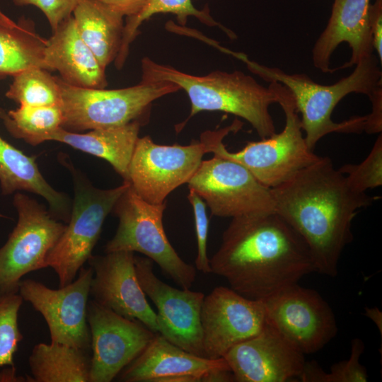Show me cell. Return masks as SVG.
<instances>
[{
	"label": "cell",
	"mask_w": 382,
	"mask_h": 382,
	"mask_svg": "<svg viewBox=\"0 0 382 382\" xmlns=\"http://www.w3.org/2000/svg\"><path fill=\"white\" fill-rule=\"evenodd\" d=\"M120 374V381L125 382L235 381L224 358L195 355L159 333Z\"/></svg>",
	"instance_id": "cell-18"
},
{
	"label": "cell",
	"mask_w": 382,
	"mask_h": 382,
	"mask_svg": "<svg viewBox=\"0 0 382 382\" xmlns=\"http://www.w3.org/2000/svg\"><path fill=\"white\" fill-rule=\"evenodd\" d=\"M44 61L49 71H57L66 83L81 88H104V68L80 37L73 16L62 22L46 42Z\"/></svg>",
	"instance_id": "cell-21"
},
{
	"label": "cell",
	"mask_w": 382,
	"mask_h": 382,
	"mask_svg": "<svg viewBox=\"0 0 382 382\" xmlns=\"http://www.w3.org/2000/svg\"><path fill=\"white\" fill-rule=\"evenodd\" d=\"M369 100L372 110L366 115L364 132L369 134H379L382 130V87Z\"/></svg>",
	"instance_id": "cell-36"
},
{
	"label": "cell",
	"mask_w": 382,
	"mask_h": 382,
	"mask_svg": "<svg viewBox=\"0 0 382 382\" xmlns=\"http://www.w3.org/2000/svg\"><path fill=\"white\" fill-rule=\"evenodd\" d=\"M364 351L362 340L354 338L352 340L348 359L334 364L329 373L324 371L316 361H306L299 378L303 382H366V369L359 362Z\"/></svg>",
	"instance_id": "cell-30"
},
{
	"label": "cell",
	"mask_w": 382,
	"mask_h": 382,
	"mask_svg": "<svg viewBox=\"0 0 382 382\" xmlns=\"http://www.w3.org/2000/svg\"><path fill=\"white\" fill-rule=\"evenodd\" d=\"M136 273L146 294L157 308L158 333L181 349L204 357L200 313L204 294L177 289L162 282L153 270V261L134 256Z\"/></svg>",
	"instance_id": "cell-15"
},
{
	"label": "cell",
	"mask_w": 382,
	"mask_h": 382,
	"mask_svg": "<svg viewBox=\"0 0 382 382\" xmlns=\"http://www.w3.org/2000/svg\"><path fill=\"white\" fill-rule=\"evenodd\" d=\"M114 11L124 17L129 18L139 13L149 0H93Z\"/></svg>",
	"instance_id": "cell-37"
},
{
	"label": "cell",
	"mask_w": 382,
	"mask_h": 382,
	"mask_svg": "<svg viewBox=\"0 0 382 382\" xmlns=\"http://www.w3.org/2000/svg\"><path fill=\"white\" fill-rule=\"evenodd\" d=\"M235 57L246 64L248 69L267 82H278L291 92L308 147L313 151L325 136L337 133H361L364 131L366 115L354 116L340 122L332 120L338 103L347 95L364 94L370 99L382 87V71L378 57L371 55L361 59L353 71L331 85H322L306 74H288L277 67L250 60L243 53ZM381 64V63H380Z\"/></svg>",
	"instance_id": "cell-3"
},
{
	"label": "cell",
	"mask_w": 382,
	"mask_h": 382,
	"mask_svg": "<svg viewBox=\"0 0 382 382\" xmlns=\"http://www.w3.org/2000/svg\"><path fill=\"white\" fill-rule=\"evenodd\" d=\"M18 293L0 292V366H14L13 357L23 339L18 316L23 303Z\"/></svg>",
	"instance_id": "cell-31"
},
{
	"label": "cell",
	"mask_w": 382,
	"mask_h": 382,
	"mask_svg": "<svg viewBox=\"0 0 382 382\" xmlns=\"http://www.w3.org/2000/svg\"><path fill=\"white\" fill-rule=\"evenodd\" d=\"M16 6H34L45 16L53 31L72 16L79 0H12Z\"/></svg>",
	"instance_id": "cell-34"
},
{
	"label": "cell",
	"mask_w": 382,
	"mask_h": 382,
	"mask_svg": "<svg viewBox=\"0 0 382 382\" xmlns=\"http://www.w3.org/2000/svg\"><path fill=\"white\" fill-rule=\"evenodd\" d=\"M6 96L20 105L54 106L61 104V92L57 76L50 71L32 67L13 76Z\"/></svg>",
	"instance_id": "cell-29"
},
{
	"label": "cell",
	"mask_w": 382,
	"mask_h": 382,
	"mask_svg": "<svg viewBox=\"0 0 382 382\" xmlns=\"http://www.w3.org/2000/svg\"><path fill=\"white\" fill-rule=\"evenodd\" d=\"M18 221L0 248V292H18L21 279L46 267L47 257L66 224L53 217L35 199L20 192L13 197Z\"/></svg>",
	"instance_id": "cell-9"
},
{
	"label": "cell",
	"mask_w": 382,
	"mask_h": 382,
	"mask_svg": "<svg viewBox=\"0 0 382 382\" xmlns=\"http://www.w3.org/2000/svg\"><path fill=\"white\" fill-rule=\"evenodd\" d=\"M57 80L62 128L74 132L120 127L142 120L154 100L180 89L167 81H141L130 87L105 89L74 86L58 76Z\"/></svg>",
	"instance_id": "cell-6"
},
{
	"label": "cell",
	"mask_w": 382,
	"mask_h": 382,
	"mask_svg": "<svg viewBox=\"0 0 382 382\" xmlns=\"http://www.w3.org/2000/svg\"><path fill=\"white\" fill-rule=\"evenodd\" d=\"M270 191L275 212L304 241L316 272L331 277L352 241V224L358 211L378 199L353 190L327 156Z\"/></svg>",
	"instance_id": "cell-1"
},
{
	"label": "cell",
	"mask_w": 382,
	"mask_h": 382,
	"mask_svg": "<svg viewBox=\"0 0 382 382\" xmlns=\"http://www.w3.org/2000/svg\"><path fill=\"white\" fill-rule=\"evenodd\" d=\"M142 122V120H139L122 126L96 129L86 133L70 132L61 127L50 141L64 143L107 161L123 178V182H127L129 166Z\"/></svg>",
	"instance_id": "cell-23"
},
{
	"label": "cell",
	"mask_w": 382,
	"mask_h": 382,
	"mask_svg": "<svg viewBox=\"0 0 382 382\" xmlns=\"http://www.w3.org/2000/svg\"><path fill=\"white\" fill-rule=\"evenodd\" d=\"M93 272L81 267L75 280L53 289L33 279L21 280L18 292L45 318L52 342L89 352L87 306Z\"/></svg>",
	"instance_id": "cell-13"
},
{
	"label": "cell",
	"mask_w": 382,
	"mask_h": 382,
	"mask_svg": "<svg viewBox=\"0 0 382 382\" xmlns=\"http://www.w3.org/2000/svg\"><path fill=\"white\" fill-rule=\"evenodd\" d=\"M159 13H171L176 16L180 25L185 26L189 16L197 18L202 23L209 26L219 27L231 39L236 38V34L216 21L209 13V10L197 9L192 0H149L144 8L137 15L126 18L124 25L121 47L115 60L117 68L120 69L125 64L129 53L130 44L139 33L141 23L149 18Z\"/></svg>",
	"instance_id": "cell-28"
},
{
	"label": "cell",
	"mask_w": 382,
	"mask_h": 382,
	"mask_svg": "<svg viewBox=\"0 0 382 382\" xmlns=\"http://www.w3.org/2000/svg\"><path fill=\"white\" fill-rule=\"evenodd\" d=\"M267 323L263 302L231 288L217 286L204 296L200 313L204 357L223 358L235 345L257 335Z\"/></svg>",
	"instance_id": "cell-16"
},
{
	"label": "cell",
	"mask_w": 382,
	"mask_h": 382,
	"mask_svg": "<svg viewBox=\"0 0 382 382\" xmlns=\"http://www.w3.org/2000/svg\"><path fill=\"white\" fill-rule=\"evenodd\" d=\"M141 71V81L170 82L187 93L191 109L186 122L202 111H221L246 120L261 139L276 133L270 112V105L279 101L273 81L266 87L239 70L195 76L149 57L142 59Z\"/></svg>",
	"instance_id": "cell-4"
},
{
	"label": "cell",
	"mask_w": 382,
	"mask_h": 382,
	"mask_svg": "<svg viewBox=\"0 0 382 382\" xmlns=\"http://www.w3.org/2000/svg\"><path fill=\"white\" fill-rule=\"evenodd\" d=\"M370 0H334L328 23L316 41L312 62L323 73L355 66L374 54Z\"/></svg>",
	"instance_id": "cell-17"
},
{
	"label": "cell",
	"mask_w": 382,
	"mask_h": 382,
	"mask_svg": "<svg viewBox=\"0 0 382 382\" xmlns=\"http://www.w3.org/2000/svg\"><path fill=\"white\" fill-rule=\"evenodd\" d=\"M64 163L72 175L74 198L69 220L45 263L57 274L59 287L71 283L93 255L107 216L129 185L123 182L112 189L97 188L71 163Z\"/></svg>",
	"instance_id": "cell-7"
},
{
	"label": "cell",
	"mask_w": 382,
	"mask_h": 382,
	"mask_svg": "<svg viewBox=\"0 0 382 382\" xmlns=\"http://www.w3.org/2000/svg\"><path fill=\"white\" fill-rule=\"evenodd\" d=\"M134 256L125 250L92 255L88 260L93 272L90 294L100 306L158 333L156 313L139 282Z\"/></svg>",
	"instance_id": "cell-19"
},
{
	"label": "cell",
	"mask_w": 382,
	"mask_h": 382,
	"mask_svg": "<svg viewBox=\"0 0 382 382\" xmlns=\"http://www.w3.org/2000/svg\"><path fill=\"white\" fill-rule=\"evenodd\" d=\"M365 316L369 318L377 326L378 330H380V333L381 335V328H382V313L378 308H365Z\"/></svg>",
	"instance_id": "cell-38"
},
{
	"label": "cell",
	"mask_w": 382,
	"mask_h": 382,
	"mask_svg": "<svg viewBox=\"0 0 382 382\" xmlns=\"http://www.w3.org/2000/svg\"><path fill=\"white\" fill-rule=\"evenodd\" d=\"M166 207V202L156 204L145 201L129 184L112 210L119 224L105 252L142 253L158 264L181 288L190 289L196 277V268L185 262L170 243L163 224Z\"/></svg>",
	"instance_id": "cell-8"
},
{
	"label": "cell",
	"mask_w": 382,
	"mask_h": 382,
	"mask_svg": "<svg viewBox=\"0 0 382 382\" xmlns=\"http://www.w3.org/2000/svg\"><path fill=\"white\" fill-rule=\"evenodd\" d=\"M209 265L232 289L255 300L316 272L304 241L275 212L233 218Z\"/></svg>",
	"instance_id": "cell-2"
},
{
	"label": "cell",
	"mask_w": 382,
	"mask_h": 382,
	"mask_svg": "<svg viewBox=\"0 0 382 382\" xmlns=\"http://www.w3.org/2000/svg\"><path fill=\"white\" fill-rule=\"evenodd\" d=\"M187 199L192 204L194 212L197 243L195 268L203 273H210L209 259L208 258L207 252L209 218L206 212V204L192 189H189Z\"/></svg>",
	"instance_id": "cell-33"
},
{
	"label": "cell",
	"mask_w": 382,
	"mask_h": 382,
	"mask_svg": "<svg viewBox=\"0 0 382 382\" xmlns=\"http://www.w3.org/2000/svg\"><path fill=\"white\" fill-rule=\"evenodd\" d=\"M1 377L0 381H21L19 378L16 376V369L15 367H11L8 369L5 370L1 374Z\"/></svg>",
	"instance_id": "cell-39"
},
{
	"label": "cell",
	"mask_w": 382,
	"mask_h": 382,
	"mask_svg": "<svg viewBox=\"0 0 382 382\" xmlns=\"http://www.w3.org/2000/svg\"><path fill=\"white\" fill-rule=\"evenodd\" d=\"M187 185L213 216L233 219L275 212L270 188L240 163L217 155L202 161Z\"/></svg>",
	"instance_id": "cell-10"
},
{
	"label": "cell",
	"mask_w": 382,
	"mask_h": 382,
	"mask_svg": "<svg viewBox=\"0 0 382 382\" xmlns=\"http://www.w3.org/2000/svg\"><path fill=\"white\" fill-rule=\"evenodd\" d=\"M46 42L33 21L21 18L14 23L0 13V79L32 67L48 71L44 61Z\"/></svg>",
	"instance_id": "cell-25"
},
{
	"label": "cell",
	"mask_w": 382,
	"mask_h": 382,
	"mask_svg": "<svg viewBox=\"0 0 382 382\" xmlns=\"http://www.w3.org/2000/svg\"><path fill=\"white\" fill-rule=\"evenodd\" d=\"M90 382H110L135 359L156 334L140 322L88 301Z\"/></svg>",
	"instance_id": "cell-14"
},
{
	"label": "cell",
	"mask_w": 382,
	"mask_h": 382,
	"mask_svg": "<svg viewBox=\"0 0 382 382\" xmlns=\"http://www.w3.org/2000/svg\"><path fill=\"white\" fill-rule=\"evenodd\" d=\"M72 16L80 37L106 69L120 50L124 16L93 0H79Z\"/></svg>",
	"instance_id": "cell-24"
},
{
	"label": "cell",
	"mask_w": 382,
	"mask_h": 382,
	"mask_svg": "<svg viewBox=\"0 0 382 382\" xmlns=\"http://www.w3.org/2000/svg\"><path fill=\"white\" fill-rule=\"evenodd\" d=\"M32 382H90L88 352L63 344L38 343L29 357Z\"/></svg>",
	"instance_id": "cell-26"
},
{
	"label": "cell",
	"mask_w": 382,
	"mask_h": 382,
	"mask_svg": "<svg viewBox=\"0 0 382 382\" xmlns=\"http://www.w3.org/2000/svg\"><path fill=\"white\" fill-rule=\"evenodd\" d=\"M369 30L374 50L382 62V0H375L371 4L369 13Z\"/></svg>",
	"instance_id": "cell-35"
},
{
	"label": "cell",
	"mask_w": 382,
	"mask_h": 382,
	"mask_svg": "<svg viewBox=\"0 0 382 382\" xmlns=\"http://www.w3.org/2000/svg\"><path fill=\"white\" fill-rule=\"evenodd\" d=\"M262 301L267 321L304 354L318 352L337 332L332 308L314 289L294 284Z\"/></svg>",
	"instance_id": "cell-12"
},
{
	"label": "cell",
	"mask_w": 382,
	"mask_h": 382,
	"mask_svg": "<svg viewBox=\"0 0 382 382\" xmlns=\"http://www.w3.org/2000/svg\"><path fill=\"white\" fill-rule=\"evenodd\" d=\"M0 119L8 132L32 146L50 141L61 127L63 114L60 106L21 105L16 110L0 109Z\"/></svg>",
	"instance_id": "cell-27"
},
{
	"label": "cell",
	"mask_w": 382,
	"mask_h": 382,
	"mask_svg": "<svg viewBox=\"0 0 382 382\" xmlns=\"http://www.w3.org/2000/svg\"><path fill=\"white\" fill-rule=\"evenodd\" d=\"M209 153L205 141L189 145H161L149 136L139 137L128 169L132 188L151 204L165 202L178 187L187 183Z\"/></svg>",
	"instance_id": "cell-11"
},
{
	"label": "cell",
	"mask_w": 382,
	"mask_h": 382,
	"mask_svg": "<svg viewBox=\"0 0 382 382\" xmlns=\"http://www.w3.org/2000/svg\"><path fill=\"white\" fill-rule=\"evenodd\" d=\"M338 170L354 190L366 192L382 185V135L377 137L370 153L359 164H345Z\"/></svg>",
	"instance_id": "cell-32"
},
{
	"label": "cell",
	"mask_w": 382,
	"mask_h": 382,
	"mask_svg": "<svg viewBox=\"0 0 382 382\" xmlns=\"http://www.w3.org/2000/svg\"><path fill=\"white\" fill-rule=\"evenodd\" d=\"M238 382H285L299 378L306 360L267 321L257 335L230 349L223 357Z\"/></svg>",
	"instance_id": "cell-20"
},
{
	"label": "cell",
	"mask_w": 382,
	"mask_h": 382,
	"mask_svg": "<svg viewBox=\"0 0 382 382\" xmlns=\"http://www.w3.org/2000/svg\"><path fill=\"white\" fill-rule=\"evenodd\" d=\"M274 82L279 96L278 104L285 115L282 132L260 141H250L236 152L228 151L222 141L231 132L241 129V121L235 120L228 126L202 134L208 145L209 153L240 163L260 183L270 189L286 182L320 157L306 144L291 92L284 85Z\"/></svg>",
	"instance_id": "cell-5"
},
{
	"label": "cell",
	"mask_w": 382,
	"mask_h": 382,
	"mask_svg": "<svg viewBox=\"0 0 382 382\" xmlns=\"http://www.w3.org/2000/svg\"><path fill=\"white\" fill-rule=\"evenodd\" d=\"M0 185L4 195L27 191L40 195L48 203L53 217L68 223L71 211L68 197L47 182L35 157L27 156L1 137Z\"/></svg>",
	"instance_id": "cell-22"
}]
</instances>
